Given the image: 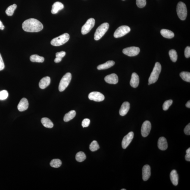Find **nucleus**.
Instances as JSON below:
<instances>
[{
	"label": "nucleus",
	"mask_w": 190,
	"mask_h": 190,
	"mask_svg": "<svg viewBox=\"0 0 190 190\" xmlns=\"http://www.w3.org/2000/svg\"><path fill=\"white\" fill-rule=\"evenodd\" d=\"M99 145L96 141H93L89 146L90 150L93 152L96 151L99 149Z\"/></svg>",
	"instance_id": "32"
},
{
	"label": "nucleus",
	"mask_w": 190,
	"mask_h": 190,
	"mask_svg": "<svg viewBox=\"0 0 190 190\" xmlns=\"http://www.w3.org/2000/svg\"><path fill=\"white\" fill-rule=\"evenodd\" d=\"M64 8V5L61 2L57 1L53 4L51 10V13L55 14L58 13V11L63 9Z\"/></svg>",
	"instance_id": "19"
},
{
	"label": "nucleus",
	"mask_w": 190,
	"mask_h": 190,
	"mask_svg": "<svg viewBox=\"0 0 190 190\" xmlns=\"http://www.w3.org/2000/svg\"><path fill=\"white\" fill-rule=\"evenodd\" d=\"M62 165V162L58 159H55L51 160L50 163V165L51 167L55 168H58L61 166Z\"/></svg>",
	"instance_id": "29"
},
{
	"label": "nucleus",
	"mask_w": 190,
	"mask_h": 190,
	"mask_svg": "<svg viewBox=\"0 0 190 190\" xmlns=\"http://www.w3.org/2000/svg\"><path fill=\"white\" fill-rule=\"evenodd\" d=\"M86 157L85 153L82 151L79 152L77 153L75 156L76 160L80 162L84 161L86 159Z\"/></svg>",
	"instance_id": "28"
},
{
	"label": "nucleus",
	"mask_w": 190,
	"mask_h": 190,
	"mask_svg": "<svg viewBox=\"0 0 190 190\" xmlns=\"http://www.w3.org/2000/svg\"><path fill=\"white\" fill-rule=\"evenodd\" d=\"M30 60L32 62L42 63L44 61V58L37 55H33L30 57Z\"/></svg>",
	"instance_id": "26"
},
{
	"label": "nucleus",
	"mask_w": 190,
	"mask_h": 190,
	"mask_svg": "<svg viewBox=\"0 0 190 190\" xmlns=\"http://www.w3.org/2000/svg\"><path fill=\"white\" fill-rule=\"evenodd\" d=\"M130 108V104L128 102H124L122 103L120 110V114L123 116L127 115Z\"/></svg>",
	"instance_id": "17"
},
{
	"label": "nucleus",
	"mask_w": 190,
	"mask_h": 190,
	"mask_svg": "<svg viewBox=\"0 0 190 190\" xmlns=\"http://www.w3.org/2000/svg\"><path fill=\"white\" fill-rule=\"evenodd\" d=\"M104 80L108 84H116L118 82V77L116 74L113 73L106 76Z\"/></svg>",
	"instance_id": "13"
},
{
	"label": "nucleus",
	"mask_w": 190,
	"mask_h": 190,
	"mask_svg": "<svg viewBox=\"0 0 190 190\" xmlns=\"http://www.w3.org/2000/svg\"><path fill=\"white\" fill-rule=\"evenodd\" d=\"M4 68L5 65L4 61H3L2 57L0 53V71L4 70Z\"/></svg>",
	"instance_id": "39"
},
{
	"label": "nucleus",
	"mask_w": 190,
	"mask_h": 190,
	"mask_svg": "<svg viewBox=\"0 0 190 190\" xmlns=\"http://www.w3.org/2000/svg\"><path fill=\"white\" fill-rule=\"evenodd\" d=\"M4 26L3 25L2 22L0 20V29L3 30L4 29Z\"/></svg>",
	"instance_id": "43"
},
{
	"label": "nucleus",
	"mask_w": 190,
	"mask_h": 190,
	"mask_svg": "<svg viewBox=\"0 0 190 190\" xmlns=\"http://www.w3.org/2000/svg\"><path fill=\"white\" fill-rule=\"evenodd\" d=\"M72 79L71 74L67 72L62 77L60 82L58 89L60 91H63L68 87Z\"/></svg>",
	"instance_id": "6"
},
{
	"label": "nucleus",
	"mask_w": 190,
	"mask_h": 190,
	"mask_svg": "<svg viewBox=\"0 0 190 190\" xmlns=\"http://www.w3.org/2000/svg\"><path fill=\"white\" fill-rule=\"evenodd\" d=\"M90 123V120L89 119L86 118L83 120L82 122V125L83 127H89Z\"/></svg>",
	"instance_id": "36"
},
{
	"label": "nucleus",
	"mask_w": 190,
	"mask_h": 190,
	"mask_svg": "<svg viewBox=\"0 0 190 190\" xmlns=\"http://www.w3.org/2000/svg\"><path fill=\"white\" fill-rule=\"evenodd\" d=\"M185 56L186 58H188L190 57V47L188 46L185 48L184 51Z\"/></svg>",
	"instance_id": "37"
},
{
	"label": "nucleus",
	"mask_w": 190,
	"mask_h": 190,
	"mask_svg": "<svg viewBox=\"0 0 190 190\" xmlns=\"http://www.w3.org/2000/svg\"><path fill=\"white\" fill-rule=\"evenodd\" d=\"M65 54H66V53L65 51H61L56 53V57L62 58L65 56Z\"/></svg>",
	"instance_id": "40"
},
{
	"label": "nucleus",
	"mask_w": 190,
	"mask_h": 190,
	"mask_svg": "<svg viewBox=\"0 0 190 190\" xmlns=\"http://www.w3.org/2000/svg\"><path fill=\"white\" fill-rule=\"evenodd\" d=\"M180 77L186 82H190V73L189 72H183L180 73Z\"/></svg>",
	"instance_id": "31"
},
{
	"label": "nucleus",
	"mask_w": 190,
	"mask_h": 190,
	"mask_svg": "<svg viewBox=\"0 0 190 190\" xmlns=\"http://www.w3.org/2000/svg\"><path fill=\"white\" fill-rule=\"evenodd\" d=\"M70 38V35L68 34L65 33L53 39L51 41V44L54 46L63 45L68 42Z\"/></svg>",
	"instance_id": "4"
},
{
	"label": "nucleus",
	"mask_w": 190,
	"mask_h": 190,
	"mask_svg": "<svg viewBox=\"0 0 190 190\" xmlns=\"http://www.w3.org/2000/svg\"><path fill=\"white\" fill-rule=\"evenodd\" d=\"M151 84L150 83H148V85H150V84Z\"/></svg>",
	"instance_id": "47"
},
{
	"label": "nucleus",
	"mask_w": 190,
	"mask_h": 190,
	"mask_svg": "<svg viewBox=\"0 0 190 190\" xmlns=\"http://www.w3.org/2000/svg\"><path fill=\"white\" fill-rule=\"evenodd\" d=\"M161 65L158 62H157L148 79V83L153 84L157 82L161 72Z\"/></svg>",
	"instance_id": "2"
},
{
	"label": "nucleus",
	"mask_w": 190,
	"mask_h": 190,
	"mask_svg": "<svg viewBox=\"0 0 190 190\" xmlns=\"http://www.w3.org/2000/svg\"><path fill=\"white\" fill-rule=\"evenodd\" d=\"M177 13L179 19L181 20H184L187 15V8L184 3L180 1L177 5Z\"/></svg>",
	"instance_id": "5"
},
{
	"label": "nucleus",
	"mask_w": 190,
	"mask_h": 190,
	"mask_svg": "<svg viewBox=\"0 0 190 190\" xmlns=\"http://www.w3.org/2000/svg\"><path fill=\"white\" fill-rule=\"evenodd\" d=\"M109 27V25L108 23H104L100 25L96 29L95 33L94 39L98 41L101 39L108 30Z\"/></svg>",
	"instance_id": "3"
},
{
	"label": "nucleus",
	"mask_w": 190,
	"mask_h": 190,
	"mask_svg": "<svg viewBox=\"0 0 190 190\" xmlns=\"http://www.w3.org/2000/svg\"><path fill=\"white\" fill-rule=\"evenodd\" d=\"M139 75L136 72H134L132 74L130 82V85L132 87L137 88L139 85Z\"/></svg>",
	"instance_id": "16"
},
{
	"label": "nucleus",
	"mask_w": 190,
	"mask_h": 190,
	"mask_svg": "<svg viewBox=\"0 0 190 190\" xmlns=\"http://www.w3.org/2000/svg\"><path fill=\"white\" fill-rule=\"evenodd\" d=\"M130 30V27L127 26H121L115 30L114 34V37L116 38L122 37L128 33Z\"/></svg>",
	"instance_id": "7"
},
{
	"label": "nucleus",
	"mask_w": 190,
	"mask_h": 190,
	"mask_svg": "<svg viewBox=\"0 0 190 190\" xmlns=\"http://www.w3.org/2000/svg\"><path fill=\"white\" fill-rule=\"evenodd\" d=\"M134 137V133L130 132L126 135L123 138L122 141V146L124 149H125L127 147L132 141Z\"/></svg>",
	"instance_id": "12"
},
{
	"label": "nucleus",
	"mask_w": 190,
	"mask_h": 190,
	"mask_svg": "<svg viewBox=\"0 0 190 190\" xmlns=\"http://www.w3.org/2000/svg\"><path fill=\"white\" fill-rule=\"evenodd\" d=\"M172 100H167L164 103L163 105V109L164 110H167L168 109L169 107L172 105Z\"/></svg>",
	"instance_id": "33"
},
{
	"label": "nucleus",
	"mask_w": 190,
	"mask_h": 190,
	"mask_svg": "<svg viewBox=\"0 0 190 190\" xmlns=\"http://www.w3.org/2000/svg\"><path fill=\"white\" fill-rule=\"evenodd\" d=\"M151 129V122L149 121L146 120L143 122L141 129V135L143 137H146L150 134Z\"/></svg>",
	"instance_id": "10"
},
{
	"label": "nucleus",
	"mask_w": 190,
	"mask_h": 190,
	"mask_svg": "<svg viewBox=\"0 0 190 190\" xmlns=\"http://www.w3.org/2000/svg\"><path fill=\"white\" fill-rule=\"evenodd\" d=\"M160 34L163 37L167 39H172L174 36V32L167 29H162L160 31Z\"/></svg>",
	"instance_id": "23"
},
{
	"label": "nucleus",
	"mask_w": 190,
	"mask_h": 190,
	"mask_svg": "<svg viewBox=\"0 0 190 190\" xmlns=\"http://www.w3.org/2000/svg\"><path fill=\"white\" fill-rule=\"evenodd\" d=\"M95 24V20L94 18L89 19L82 27V34H86L88 33L94 27Z\"/></svg>",
	"instance_id": "8"
},
{
	"label": "nucleus",
	"mask_w": 190,
	"mask_h": 190,
	"mask_svg": "<svg viewBox=\"0 0 190 190\" xmlns=\"http://www.w3.org/2000/svg\"><path fill=\"white\" fill-rule=\"evenodd\" d=\"M158 146L160 149L162 150H166L168 146L167 140L164 137H160L158 139Z\"/></svg>",
	"instance_id": "18"
},
{
	"label": "nucleus",
	"mask_w": 190,
	"mask_h": 190,
	"mask_svg": "<svg viewBox=\"0 0 190 190\" xmlns=\"http://www.w3.org/2000/svg\"><path fill=\"white\" fill-rule=\"evenodd\" d=\"M8 93L6 90H3L0 91V100L3 101L7 98L8 96Z\"/></svg>",
	"instance_id": "34"
},
{
	"label": "nucleus",
	"mask_w": 190,
	"mask_h": 190,
	"mask_svg": "<svg viewBox=\"0 0 190 190\" xmlns=\"http://www.w3.org/2000/svg\"><path fill=\"white\" fill-rule=\"evenodd\" d=\"M185 134L186 135H189L190 134V124H188L186 126L184 130Z\"/></svg>",
	"instance_id": "38"
},
{
	"label": "nucleus",
	"mask_w": 190,
	"mask_h": 190,
	"mask_svg": "<svg viewBox=\"0 0 190 190\" xmlns=\"http://www.w3.org/2000/svg\"><path fill=\"white\" fill-rule=\"evenodd\" d=\"M75 110H72L66 113L64 117L63 120L65 122H68L72 120L76 115Z\"/></svg>",
	"instance_id": "24"
},
{
	"label": "nucleus",
	"mask_w": 190,
	"mask_h": 190,
	"mask_svg": "<svg viewBox=\"0 0 190 190\" xmlns=\"http://www.w3.org/2000/svg\"><path fill=\"white\" fill-rule=\"evenodd\" d=\"M17 7V5L15 4H13L8 7L6 10V14L8 16H12L13 15L15 10L16 9Z\"/></svg>",
	"instance_id": "27"
},
{
	"label": "nucleus",
	"mask_w": 190,
	"mask_h": 190,
	"mask_svg": "<svg viewBox=\"0 0 190 190\" xmlns=\"http://www.w3.org/2000/svg\"><path fill=\"white\" fill-rule=\"evenodd\" d=\"M62 58H57V57H56V58H55L54 60L55 63H59L62 61Z\"/></svg>",
	"instance_id": "42"
},
{
	"label": "nucleus",
	"mask_w": 190,
	"mask_h": 190,
	"mask_svg": "<svg viewBox=\"0 0 190 190\" xmlns=\"http://www.w3.org/2000/svg\"><path fill=\"white\" fill-rule=\"evenodd\" d=\"M146 0H136V4L138 7L144 8L146 5Z\"/></svg>",
	"instance_id": "35"
},
{
	"label": "nucleus",
	"mask_w": 190,
	"mask_h": 190,
	"mask_svg": "<svg viewBox=\"0 0 190 190\" xmlns=\"http://www.w3.org/2000/svg\"><path fill=\"white\" fill-rule=\"evenodd\" d=\"M41 122L45 127L48 128H52L53 127V122L49 118H43L41 119Z\"/></svg>",
	"instance_id": "25"
},
{
	"label": "nucleus",
	"mask_w": 190,
	"mask_h": 190,
	"mask_svg": "<svg viewBox=\"0 0 190 190\" xmlns=\"http://www.w3.org/2000/svg\"><path fill=\"white\" fill-rule=\"evenodd\" d=\"M89 98L91 101L100 102L104 100L105 96L104 95L98 91H93L89 93Z\"/></svg>",
	"instance_id": "11"
},
{
	"label": "nucleus",
	"mask_w": 190,
	"mask_h": 190,
	"mask_svg": "<svg viewBox=\"0 0 190 190\" xmlns=\"http://www.w3.org/2000/svg\"><path fill=\"white\" fill-rule=\"evenodd\" d=\"M151 168L149 165H146L142 169V177L143 180L146 181L151 176Z\"/></svg>",
	"instance_id": "14"
},
{
	"label": "nucleus",
	"mask_w": 190,
	"mask_h": 190,
	"mask_svg": "<svg viewBox=\"0 0 190 190\" xmlns=\"http://www.w3.org/2000/svg\"><path fill=\"white\" fill-rule=\"evenodd\" d=\"M186 106L187 108H190V101H188L187 103H186Z\"/></svg>",
	"instance_id": "44"
},
{
	"label": "nucleus",
	"mask_w": 190,
	"mask_h": 190,
	"mask_svg": "<svg viewBox=\"0 0 190 190\" xmlns=\"http://www.w3.org/2000/svg\"><path fill=\"white\" fill-rule=\"evenodd\" d=\"M170 59L172 62H176L177 59V54L175 50L172 49L169 52Z\"/></svg>",
	"instance_id": "30"
},
{
	"label": "nucleus",
	"mask_w": 190,
	"mask_h": 190,
	"mask_svg": "<svg viewBox=\"0 0 190 190\" xmlns=\"http://www.w3.org/2000/svg\"><path fill=\"white\" fill-rule=\"evenodd\" d=\"M22 27L23 30L27 32H40L44 28L42 23L34 18H30L25 20L22 24Z\"/></svg>",
	"instance_id": "1"
},
{
	"label": "nucleus",
	"mask_w": 190,
	"mask_h": 190,
	"mask_svg": "<svg viewBox=\"0 0 190 190\" xmlns=\"http://www.w3.org/2000/svg\"><path fill=\"white\" fill-rule=\"evenodd\" d=\"M139 48L136 46H131L124 49L122 52L124 54L129 56H134L139 54L140 52Z\"/></svg>",
	"instance_id": "9"
},
{
	"label": "nucleus",
	"mask_w": 190,
	"mask_h": 190,
	"mask_svg": "<svg viewBox=\"0 0 190 190\" xmlns=\"http://www.w3.org/2000/svg\"><path fill=\"white\" fill-rule=\"evenodd\" d=\"M186 153H190V148H189L188 149L186 150Z\"/></svg>",
	"instance_id": "45"
},
{
	"label": "nucleus",
	"mask_w": 190,
	"mask_h": 190,
	"mask_svg": "<svg viewBox=\"0 0 190 190\" xmlns=\"http://www.w3.org/2000/svg\"><path fill=\"white\" fill-rule=\"evenodd\" d=\"M51 83V78L49 77L43 78L39 82V86L40 89H44L49 86Z\"/></svg>",
	"instance_id": "20"
},
{
	"label": "nucleus",
	"mask_w": 190,
	"mask_h": 190,
	"mask_svg": "<svg viewBox=\"0 0 190 190\" xmlns=\"http://www.w3.org/2000/svg\"><path fill=\"white\" fill-rule=\"evenodd\" d=\"M170 179L174 185H177L178 184L179 176L177 171L175 170L172 171L170 174Z\"/></svg>",
	"instance_id": "21"
},
{
	"label": "nucleus",
	"mask_w": 190,
	"mask_h": 190,
	"mask_svg": "<svg viewBox=\"0 0 190 190\" xmlns=\"http://www.w3.org/2000/svg\"><path fill=\"white\" fill-rule=\"evenodd\" d=\"M126 190V189H121V190Z\"/></svg>",
	"instance_id": "46"
},
{
	"label": "nucleus",
	"mask_w": 190,
	"mask_h": 190,
	"mask_svg": "<svg viewBox=\"0 0 190 190\" xmlns=\"http://www.w3.org/2000/svg\"><path fill=\"white\" fill-rule=\"evenodd\" d=\"M185 159L187 161H190V153H186L185 157Z\"/></svg>",
	"instance_id": "41"
},
{
	"label": "nucleus",
	"mask_w": 190,
	"mask_h": 190,
	"mask_svg": "<svg viewBox=\"0 0 190 190\" xmlns=\"http://www.w3.org/2000/svg\"><path fill=\"white\" fill-rule=\"evenodd\" d=\"M29 103L26 98H24L20 100L18 103L17 108L19 111L23 112L27 110L28 108Z\"/></svg>",
	"instance_id": "15"
},
{
	"label": "nucleus",
	"mask_w": 190,
	"mask_h": 190,
	"mask_svg": "<svg viewBox=\"0 0 190 190\" xmlns=\"http://www.w3.org/2000/svg\"><path fill=\"white\" fill-rule=\"evenodd\" d=\"M115 64V62L113 61H108L106 63L98 65L97 69L98 70H106L110 68Z\"/></svg>",
	"instance_id": "22"
}]
</instances>
